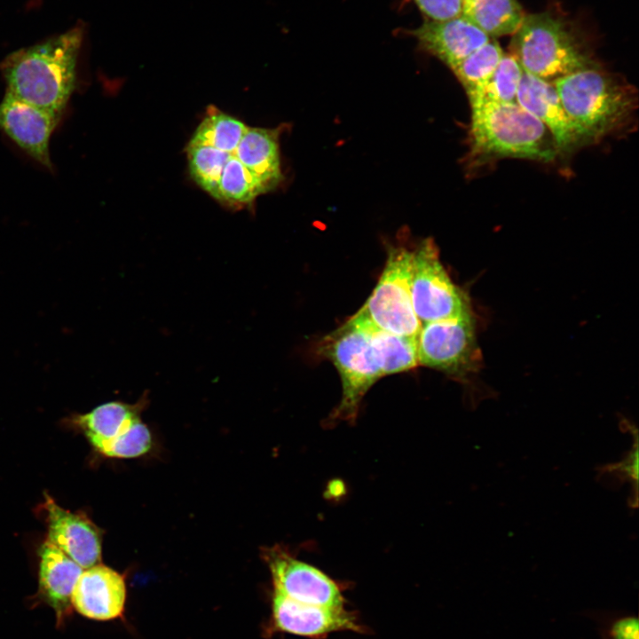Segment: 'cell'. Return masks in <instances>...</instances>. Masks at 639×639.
Segmentation results:
<instances>
[{
    "label": "cell",
    "mask_w": 639,
    "mask_h": 639,
    "mask_svg": "<svg viewBox=\"0 0 639 639\" xmlns=\"http://www.w3.org/2000/svg\"><path fill=\"white\" fill-rule=\"evenodd\" d=\"M279 137L210 106L185 148L191 177L225 206H250L283 179Z\"/></svg>",
    "instance_id": "cell-1"
},
{
    "label": "cell",
    "mask_w": 639,
    "mask_h": 639,
    "mask_svg": "<svg viewBox=\"0 0 639 639\" xmlns=\"http://www.w3.org/2000/svg\"><path fill=\"white\" fill-rule=\"evenodd\" d=\"M84 27L11 52L0 61L6 91L61 116L75 89Z\"/></svg>",
    "instance_id": "cell-2"
},
{
    "label": "cell",
    "mask_w": 639,
    "mask_h": 639,
    "mask_svg": "<svg viewBox=\"0 0 639 639\" xmlns=\"http://www.w3.org/2000/svg\"><path fill=\"white\" fill-rule=\"evenodd\" d=\"M470 107L469 158L473 166L502 158L549 162L560 155L550 131L517 102L483 99Z\"/></svg>",
    "instance_id": "cell-3"
},
{
    "label": "cell",
    "mask_w": 639,
    "mask_h": 639,
    "mask_svg": "<svg viewBox=\"0 0 639 639\" xmlns=\"http://www.w3.org/2000/svg\"><path fill=\"white\" fill-rule=\"evenodd\" d=\"M581 145L625 128L637 108V92L625 79L587 68L553 82Z\"/></svg>",
    "instance_id": "cell-4"
},
{
    "label": "cell",
    "mask_w": 639,
    "mask_h": 639,
    "mask_svg": "<svg viewBox=\"0 0 639 639\" xmlns=\"http://www.w3.org/2000/svg\"><path fill=\"white\" fill-rule=\"evenodd\" d=\"M511 53L523 69L554 82L580 70L601 67L579 28L548 12L525 15L512 35Z\"/></svg>",
    "instance_id": "cell-5"
},
{
    "label": "cell",
    "mask_w": 639,
    "mask_h": 639,
    "mask_svg": "<svg viewBox=\"0 0 639 639\" xmlns=\"http://www.w3.org/2000/svg\"><path fill=\"white\" fill-rule=\"evenodd\" d=\"M319 352L333 363L342 383V398L328 424L354 422L365 394L383 376L368 323L355 313L320 341Z\"/></svg>",
    "instance_id": "cell-6"
},
{
    "label": "cell",
    "mask_w": 639,
    "mask_h": 639,
    "mask_svg": "<svg viewBox=\"0 0 639 639\" xmlns=\"http://www.w3.org/2000/svg\"><path fill=\"white\" fill-rule=\"evenodd\" d=\"M412 256L405 247L389 249L376 286L356 314L383 331L417 337L422 325L411 300Z\"/></svg>",
    "instance_id": "cell-7"
},
{
    "label": "cell",
    "mask_w": 639,
    "mask_h": 639,
    "mask_svg": "<svg viewBox=\"0 0 639 639\" xmlns=\"http://www.w3.org/2000/svg\"><path fill=\"white\" fill-rule=\"evenodd\" d=\"M410 292L421 325L471 312L466 295L452 281L430 238L413 250Z\"/></svg>",
    "instance_id": "cell-8"
},
{
    "label": "cell",
    "mask_w": 639,
    "mask_h": 639,
    "mask_svg": "<svg viewBox=\"0 0 639 639\" xmlns=\"http://www.w3.org/2000/svg\"><path fill=\"white\" fill-rule=\"evenodd\" d=\"M418 365L464 379L482 365L472 312L422 324L416 337Z\"/></svg>",
    "instance_id": "cell-9"
},
{
    "label": "cell",
    "mask_w": 639,
    "mask_h": 639,
    "mask_svg": "<svg viewBox=\"0 0 639 639\" xmlns=\"http://www.w3.org/2000/svg\"><path fill=\"white\" fill-rule=\"evenodd\" d=\"M274 591L296 602L330 608H343V597L337 584L318 568L296 559L280 548L265 553Z\"/></svg>",
    "instance_id": "cell-10"
},
{
    "label": "cell",
    "mask_w": 639,
    "mask_h": 639,
    "mask_svg": "<svg viewBox=\"0 0 639 639\" xmlns=\"http://www.w3.org/2000/svg\"><path fill=\"white\" fill-rule=\"evenodd\" d=\"M60 116L5 91L0 102V130L42 166L51 170L50 140Z\"/></svg>",
    "instance_id": "cell-11"
},
{
    "label": "cell",
    "mask_w": 639,
    "mask_h": 639,
    "mask_svg": "<svg viewBox=\"0 0 639 639\" xmlns=\"http://www.w3.org/2000/svg\"><path fill=\"white\" fill-rule=\"evenodd\" d=\"M126 585L122 574L97 564L83 571L71 595V605L82 616L112 620L123 615Z\"/></svg>",
    "instance_id": "cell-12"
},
{
    "label": "cell",
    "mask_w": 639,
    "mask_h": 639,
    "mask_svg": "<svg viewBox=\"0 0 639 639\" xmlns=\"http://www.w3.org/2000/svg\"><path fill=\"white\" fill-rule=\"evenodd\" d=\"M47 540L60 548L83 569L99 564L101 536L99 528L85 516L59 507L45 496Z\"/></svg>",
    "instance_id": "cell-13"
},
{
    "label": "cell",
    "mask_w": 639,
    "mask_h": 639,
    "mask_svg": "<svg viewBox=\"0 0 639 639\" xmlns=\"http://www.w3.org/2000/svg\"><path fill=\"white\" fill-rule=\"evenodd\" d=\"M516 102L546 126L560 154L582 146L553 82L524 70Z\"/></svg>",
    "instance_id": "cell-14"
},
{
    "label": "cell",
    "mask_w": 639,
    "mask_h": 639,
    "mask_svg": "<svg viewBox=\"0 0 639 639\" xmlns=\"http://www.w3.org/2000/svg\"><path fill=\"white\" fill-rule=\"evenodd\" d=\"M412 33L425 51L450 69L492 39L462 15L444 21H425Z\"/></svg>",
    "instance_id": "cell-15"
},
{
    "label": "cell",
    "mask_w": 639,
    "mask_h": 639,
    "mask_svg": "<svg viewBox=\"0 0 639 639\" xmlns=\"http://www.w3.org/2000/svg\"><path fill=\"white\" fill-rule=\"evenodd\" d=\"M272 616L276 627L288 633L317 636L341 630H358L354 618L343 608L304 604L274 591Z\"/></svg>",
    "instance_id": "cell-16"
},
{
    "label": "cell",
    "mask_w": 639,
    "mask_h": 639,
    "mask_svg": "<svg viewBox=\"0 0 639 639\" xmlns=\"http://www.w3.org/2000/svg\"><path fill=\"white\" fill-rule=\"evenodd\" d=\"M39 556V597L61 625L71 614L72 591L83 569L48 540L40 547Z\"/></svg>",
    "instance_id": "cell-17"
},
{
    "label": "cell",
    "mask_w": 639,
    "mask_h": 639,
    "mask_svg": "<svg viewBox=\"0 0 639 639\" xmlns=\"http://www.w3.org/2000/svg\"><path fill=\"white\" fill-rule=\"evenodd\" d=\"M462 15L493 38L513 35L525 14L517 0H463Z\"/></svg>",
    "instance_id": "cell-18"
},
{
    "label": "cell",
    "mask_w": 639,
    "mask_h": 639,
    "mask_svg": "<svg viewBox=\"0 0 639 639\" xmlns=\"http://www.w3.org/2000/svg\"><path fill=\"white\" fill-rule=\"evenodd\" d=\"M145 405V398L136 404L112 401L102 404L87 414L76 415L74 422L83 430L91 444L109 440L139 418Z\"/></svg>",
    "instance_id": "cell-19"
},
{
    "label": "cell",
    "mask_w": 639,
    "mask_h": 639,
    "mask_svg": "<svg viewBox=\"0 0 639 639\" xmlns=\"http://www.w3.org/2000/svg\"><path fill=\"white\" fill-rule=\"evenodd\" d=\"M503 53L492 38L451 69L464 87L470 104L484 99L485 89Z\"/></svg>",
    "instance_id": "cell-20"
},
{
    "label": "cell",
    "mask_w": 639,
    "mask_h": 639,
    "mask_svg": "<svg viewBox=\"0 0 639 639\" xmlns=\"http://www.w3.org/2000/svg\"><path fill=\"white\" fill-rule=\"evenodd\" d=\"M367 322L383 376L407 371L418 366L416 337L388 333Z\"/></svg>",
    "instance_id": "cell-21"
},
{
    "label": "cell",
    "mask_w": 639,
    "mask_h": 639,
    "mask_svg": "<svg viewBox=\"0 0 639 639\" xmlns=\"http://www.w3.org/2000/svg\"><path fill=\"white\" fill-rule=\"evenodd\" d=\"M91 445L100 454L109 457L133 458L149 451L152 437L147 426L137 418L116 437Z\"/></svg>",
    "instance_id": "cell-22"
},
{
    "label": "cell",
    "mask_w": 639,
    "mask_h": 639,
    "mask_svg": "<svg viewBox=\"0 0 639 639\" xmlns=\"http://www.w3.org/2000/svg\"><path fill=\"white\" fill-rule=\"evenodd\" d=\"M523 73L517 58L511 52L503 53L485 89L484 99L503 103L516 102Z\"/></svg>",
    "instance_id": "cell-23"
},
{
    "label": "cell",
    "mask_w": 639,
    "mask_h": 639,
    "mask_svg": "<svg viewBox=\"0 0 639 639\" xmlns=\"http://www.w3.org/2000/svg\"><path fill=\"white\" fill-rule=\"evenodd\" d=\"M632 432V430H631ZM633 433L634 441L630 450L626 454L623 459L615 463L608 464L603 467L601 475H612L618 479L619 483L628 482L632 485V495L630 496L629 505L631 508H636L638 503V433L635 428Z\"/></svg>",
    "instance_id": "cell-24"
},
{
    "label": "cell",
    "mask_w": 639,
    "mask_h": 639,
    "mask_svg": "<svg viewBox=\"0 0 639 639\" xmlns=\"http://www.w3.org/2000/svg\"><path fill=\"white\" fill-rule=\"evenodd\" d=\"M430 20L444 21L459 17L462 13L463 0H414Z\"/></svg>",
    "instance_id": "cell-25"
},
{
    "label": "cell",
    "mask_w": 639,
    "mask_h": 639,
    "mask_svg": "<svg viewBox=\"0 0 639 639\" xmlns=\"http://www.w3.org/2000/svg\"><path fill=\"white\" fill-rule=\"evenodd\" d=\"M604 639H639V622L636 616L623 614L611 618L602 629Z\"/></svg>",
    "instance_id": "cell-26"
}]
</instances>
